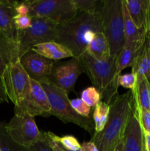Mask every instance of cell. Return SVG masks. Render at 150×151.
I'll list each match as a JSON object with an SVG mask.
<instances>
[{
	"instance_id": "cell-30",
	"label": "cell",
	"mask_w": 150,
	"mask_h": 151,
	"mask_svg": "<svg viewBox=\"0 0 150 151\" xmlns=\"http://www.w3.org/2000/svg\"><path fill=\"white\" fill-rule=\"evenodd\" d=\"M135 109L138 113V119H139L143 131L145 134H149L150 133V111L143 110V109H138L136 107H135Z\"/></svg>"
},
{
	"instance_id": "cell-40",
	"label": "cell",
	"mask_w": 150,
	"mask_h": 151,
	"mask_svg": "<svg viewBox=\"0 0 150 151\" xmlns=\"http://www.w3.org/2000/svg\"><path fill=\"white\" fill-rule=\"evenodd\" d=\"M120 151H123V147H122V149Z\"/></svg>"
},
{
	"instance_id": "cell-20",
	"label": "cell",
	"mask_w": 150,
	"mask_h": 151,
	"mask_svg": "<svg viewBox=\"0 0 150 151\" xmlns=\"http://www.w3.org/2000/svg\"><path fill=\"white\" fill-rule=\"evenodd\" d=\"M131 68L136 77H145L150 83V44L147 37Z\"/></svg>"
},
{
	"instance_id": "cell-37",
	"label": "cell",
	"mask_w": 150,
	"mask_h": 151,
	"mask_svg": "<svg viewBox=\"0 0 150 151\" xmlns=\"http://www.w3.org/2000/svg\"><path fill=\"white\" fill-rule=\"evenodd\" d=\"M142 151H147L146 147V145H145V141H144V144H143Z\"/></svg>"
},
{
	"instance_id": "cell-38",
	"label": "cell",
	"mask_w": 150,
	"mask_h": 151,
	"mask_svg": "<svg viewBox=\"0 0 150 151\" xmlns=\"http://www.w3.org/2000/svg\"><path fill=\"white\" fill-rule=\"evenodd\" d=\"M146 37H147V38L149 39V44H150V28H149V32H147Z\"/></svg>"
},
{
	"instance_id": "cell-13",
	"label": "cell",
	"mask_w": 150,
	"mask_h": 151,
	"mask_svg": "<svg viewBox=\"0 0 150 151\" xmlns=\"http://www.w3.org/2000/svg\"><path fill=\"white\" fill-rule=\"evenodd\" d=\"M144 139V131L135 106L126 124L122 138L123 151H142Z\"/></svg>"
},
{
	"instance_id": "cell-21",
	"label": "cell",
	"mask_w": 150,
	"mask_h": 151,
	"mask_svg": "<svg viewBox=\"0 0 150 151\" xmlns=\"http://www.w3.org/2000/svg\"><path fill=\"white\" fill-rule=\"evenodd\" d=\"M132 92L133 94L135 107L138 109L149 111L150 83L145 77H137L136 85Z\"/></svg>"
},
{
	"instance_id": "cell-4",
	"label": "cell",
	"mask_w": 150,
	"mask_h": 151,
	"mask_svg": "<svg viewBox=\"0 0 150 151\" xmlns=\"http://www.w3.org/2000/svg\"><path fill=\"white\" fill-rule=\"evenodd\" d=\"M99 14L102 32L110 46V56L117 58L125 44L123 0H101Z\"/></svg>"
},
{
	"instance_id": "cell-3",
	"label": "cell",
	"mask_w": 150,
	"mask_h": 151,
	"mask_svg": "<svg viewBox=\"0 0 150 151\" xmlns=\"http://www.w3.org/2000/svg\"><path fill=\"white\" fill-rule=\"evenodd\" d=\"M94 86L101 94V101L110 105L118 95V78L116 58L108 60H97L85 52L79 58Z\"/></svg>"
},
{
	"instance_id": "cell-11",
	"label": "cell",
	"mask_w": 150,
	"mask_h": 151,
	"mask_svg": "<svg viewBox=\"0 0 150 151\" xmlns=\"http://www.w3.org/2000/svg\"><path fill=\"white\" fill-rule=\"evenodd\" d=\"M83 72H85V69L81 60L74 57L62 63L54 62L49 81L69 94L71 91H74L76 81Z\"/></svg>"
},
{
	"instance_id": "cell-29",
	"label": "cell",
	"mask_w": 150,
	"mask_h": 151,
	"mask_svg": "<svg viewBox=\"0 0 150 151\" xmlns=\"http://www.w3.org/2000/svg\"><path fill=\"white\" fill-rule=\"evenodd\" d=\"M137 82V77L134 73H126L124 75L121 74L118 78V85L125 88L133 91L135 89Z\"/></svg>"
},
{
	"instance_id": "cell-6",
	"label": "cell",
	"mask_w": 150,
	"mask_h": 151,
	"mask_svg": "<svg viewBox=\"0 0 150 151\" xmlns=\"http://www.w3.org/2000/svg\"><path fill=\"white\" fill-rule=\"evenodd\" d=\"M57 27V23L48 19L32 17L30 27L25 30H19L18 44L21 57L38 44L55 41Z\"/></svg>"
},
{
	"instance_id": "cell-23",
	"label": "cell",
	"mask_w": 150,
	"mask_h": 151,
	"mask_svg": "<svg viewBox=\"0 0 150 151\" xmlns=\"http://www.w3.org/2000/svg\"><path fill=\"white\" fill-rule=\"evenodd\" d=\"M110 111V105L104 101H100L94 108L92 116L94 124V134H98L103 131L108 121Z\"/></svg>"
},
{
	"instance_id": "cell-15",
	"label": "cell",
	"mask_w": 150,
	"mask_h": 151,
	"mask_svg": "<svg viewBox=\"0 0 150 151\" xmlns=\"http://www.w3.org/2000/svg\"><path fill=\"white\" fill-rule=\"evenodd\" d=\"M124 1L135 26L148 32L150 28V0Z\"/></svg>"
},
{
	"instance_id": "cell-34",
	"label": "cell",
	"mask_w": 150,
	"mask_h": 151,
	"mask_svg": "<svg viewBox=\"0 0 150 151\" xmlns=\"http://www.w3.org/2000/svg\"><path fill=\"white\" fill-rule=\"evenodd\" d=\"M82 151H99L98 147L92 141L85 142L81 145Z\"/></svg>"
},
{
	"instance_id": "cell-10",
	"label": "cell",
	"mask_w": 150,
	"mask_h": 151,
	"mask_svg": "<svg viewBox=\"0 0 150 151\" xmlns=\"http://www.w3.org/2000/svg\"><path fill=\"white\" fill-rule=\"evenodd\" d=\"M50 111L51 107L45 90L39 83L31 80L30 94L19 105L15 106V115L47 117L50 116Z\"/></svg>"
},
{
	"instance_id": "cell-22",
	"label": "cell",
	"mask_w": 150,
	"mask_h": 151,
	"mask_svg": "<svg viewBox=\"0 0 150 151\" xmlns=\"http://www.w3.org/2000/svg\"><path fill=\"white\" fill-rule=\"evenodd\" d=\"M123 16L124 31L125 44L135 41H144L146 38V31L143 29H138L133 21L131 19L124 1L123 0Z\"/></svg>"
},
{
	"instance_id": "cell-2",
	"label": "cell",
	"mask_w": 150,
	"mask_h": 151,
	"mask_svg": "<svg viewBox=\"0 0 150 151\" xmlns=\"http://www.w3.org/2000/svg\"><path fill=\"white\" fill-rule=\"evenodd\" d=\"M134 108L135 100L132 91L116 96L110 104L107 123L101 132L94 134L91 140L96 145L99 151H113L121 142Z\"/></svg>"
},
{
	"instance_id": "cell-28",
	"label": "cell",
	"mask_w": 150,
	"mask_h": 151,
	"mask_svg": "<svg viewBox=\"0 0 150 151\" xmlns=\"http://www.w3.org/2000/svg\"><path fill=\"white\" fill-rule=\"evenodd\" d=\"M71 107L79 115L83 117L90 118L91 108L82 101L80 98H75L70 100Z\"/></svg>"
},
{
	"instance_id": "cell-5",
	"label": "cell",
	"mask_w": 150,
	"mask_h": 151,
	"mask_svg": "<svg viewBox=\"0 0 150 151\" xmlns=\"http://www.w3.org/2000/svg\"><path fill=\"white\" fill-rule=\"evenodd\" d=\"M48 96L51 111L50 116H56L64 123H71L78 125L94 135V124L93 118H86L78 114L71 105L68 94L61 88L54 86L49 80L39 83Z\"/></svg>"
},
{
	"instance_id": "cell-7",
	"label": "cell",
	"mask_w": 150,
	"mask_h": 151,
	"mask_svg": "<svg viewBox=\"0 0 150 151\" xmlns=\"http://www.w3.org/2000/svg\"><path fill=\"white\" fill-rule=\"evenodd\" d=\"M9 100L19 105L31 91V79L21 63L20 58L9 63L1 78Z\"/></svg>"
},
{
	"instance_id": "cell-17",
	"label": "cell",
	"mask_w": 150,
	"mask_h": 151,
	"mask_svg": "<svg viewBox=\"0 0 150 151\" xmlns=\"http://www.w3.org/2000/svg\"><path fill=\"white\" fill-rule=\"evenodd\" d=\"M20 58L18 43L10 41L0 34V79L7 65Z\"/></svg>"
},
{
	"instance_id": "cell-31",
	"label": "cell",
	"mask_w": 150,
	"mask_h": 151,
	"mask_svg": "<svg viewBox=\"0 0 150 151\" xmlns=\"http://www.w3.org/2000/svg\"><path fill=\"white\" fill-rule=\"evenodd\" d=\"M14 22L18 30H25L31 27L32 17L29 16L16 15L14 18Z\"/></svg>"
},
{
	"instance_id": "cell-25",
	"label": "cell",
	"mask_w": 150,
	"mask_h": 151,
	"mask_svg": "<svg viewBox=\"0 0 150 151\" xmlns=\"http://www.w3.org/2000/svg\"><path fill=\"white\" fill-rule=\"evenodd\" d=\"M80 99L91 108H95L101 101V94L94 86L85 88L81 92Z\"/></svg>"
},
{
	"instance_id": "cell-18",
	"label": "cell",
	"mask_w": 150,
	"mask_h": 151,
	"mask_svg": "<svg viewBox=\"0 0 150 151\" xmlns=\"http://www.w3.org/2000/svg\"><path fill=\"white\" fill-rule=\"evenodd\" d=\"M145 41H135L124 44L121 51L116 58V67L119 75L124 69L132 66Z\"/></svg>"
},
{
	"instance_id": "cell-27",
	"label": "cell",
	"mask_w": 150,
	"mask_h": 151,
	"mask_svg": "<svg viewBox=\"0 0 150 151\" xmlns=\"http://www.w3.org/2000/svg\"><path fill=\"white\" fill-rule=\"evenodd\" d=\"M55 139L64 148L70 150H78L81 149V145L74 136L67 135L58 137L55 134Z\"/></svg>"
},
{
	"instance_id": "cell-32",
	"label": "cell",
	"mask_w": 150,
	"mask_h": 151,
	"mask_svg": "<svg viewBox=\"0 0 150 151\" xmlns=\"http://www.w3.org/2000/svg\"><path fill=\"white\" fill-rule=\"evenodd\" d=\"M28 150L29 151H53L49 145L48 141H47L46 138L44 135V137L39 141L37 142L35 144H34L29 148H28Z\"/></svg>"
},
{
	"instance_id": "cell-36",
	"label": "cell",
	"mask_w": 150,
	"mask_h": 151,
	"mask_svg": "<svg viewBox=\"0 0 150 151\" xmlns=\"http://www.w3.org/2000/svg\"><path fill=\"white\" fill-rule=\"evenodd\" d=\"M144 134L146 147L147 151H150V133H149V134L144 133Z\"/></svg>"
},
{
	"instance_id": "cell-24",
	"label": "cell",
	"mask_w": 150,
	"mask_h": 151,
	"mask_svg": "<svg viewBox=\"0 0 150 151\" xmlns=\"http://www.w3.org/2000/svg\"><path fill=\"white\" fill-rule=\"evenodd\" d=\"M25 147L15 142L5 128V123L0 122V151H22Z\"/></svg>"
},
{
	"instance_id": "cell-41",
	"label": "cell",
	"mask_w": 150,
	"mask_h": 151,
	"mask_svg": "<svg viewBox=\"0 0 150 151\" xmlns=\"http://www.w3.org/2000/svg\"><path fill=\"white\" fill-rule=\"evenodd\" d=\"M149 111H150V109H149Z\"/></svg>"
},
{
	"instance_id": "cell-35",
	"label": "cell",
	"mask_w": 150,
	"mask_h": 151,
	"mask_svg": "<svg viewBox=\"0 0 150 151\" xmlns=\"http://www.w3.org/2000/svg\"><path fill=\"white\" fill-rule=\"evenodd\" d=\"M9 100L7 98V96L4 91V86H3L1 80L0 79V103H8Z\"/></svg>"
},
{
	"instance_id": "cell-33",
	"label": "cell",
	"mask_w": 150,
	"mask_h": 151,
	"mask_svg": "<svg viewBox=\"0 0 150 151\" xmlns=\"http://www.w3.org/2000/svg\"><path fill=\"white\" fill-rule=\"evenodd\" d=\"M16 14L21 15V16H29L30 13V8L28 4L27 0L24 1H17L16 2V7H15Z\"/></svg>"
},
{
	"instance_id": "cell-9",
	"label": "cell",
	"mask_w": 150,
	"mask_h": 151,
	"mask_svg": "<svg viewBox=\"0 0 150 151\" xmlns=\"http://www.w3.org/2000/svg\"><path fill=\"white\" fill-rule=\"evenodd\" d=\"M5 128L15 142L27 149L44 137V132L38 129L35 117L29 115H14L5 124Z\"/></svg>"
},
{
	"instance_id": "cell-16",
	"label": "cell",
	"mask_w": 150,
	"mask_h": 151,
	"mask_svg": "<svg viewBox=\"0 0 150 151\" xmlns=\"http://www.w3.org/2000/svg\"><path fill=\"white\" fill-rule=\"evenodd\" d=\"M32 50L54 62L68 58H74L73 53L67 47L56 41H49L38 44L35 46Z\"/></svg>"
},
{
	"instance_id": "cell-12",
	"label": "cell",
	"mask_w": 150,
	"mask_h": 151,
	"mask_svg": "<svg viewBox=\"0 0 150 151\" xmlns=\"http://www.w3.org/2000/svg\"><path fill=\"white\" fill-rule=\"evenodd\" d=\"M20 61L31 80L38 83L49 80L54 64L53 60L30 50L20 58Z\"/></svg>"
},
{
	"instance_id": "cell-8",
	"label": "cell",
	"mask_w": 150,
	"mask_h": 151,
	"mask_svg": "<svg viewBox=\"0 0 150 151\" xmlns=\"http://www.w3.org/2000/svg\"><path fill=\"white\" fill-rule=\"evenodd\" d=\"M29 16L48 19L57 24L69 22L78 11L73 0H27Z\"/></svg>"
},
{
	"instance_id": "cell-1",
	"label": "cell",
	"mask_w": 150,
	"mask_h": 151,
	"mask_svg": "<svg viewBox=\"0 0 150 151\" xmlns=\"http://www.w3.org/2000/svg\"><path fill=\"white\" fill-rule=\"evenodd\" d=\"M98 32H102L99 12H78L70 21L57 24L55 41L67 47L74 57L79 58L86 52L88 44Z\"/></svg>"
},
{
	"instance_id": "cell-39",
	"label": "cell",
	"mask_w": 150,
	"mask_h": 151,
	"mask_svg": "<svg viewBox=\"0 0 150 151\" xmlns=\"http://www.w3.org/2000/svg\"><path fill=\"white\" fill-rule=\"evenodd\" d=\"M22 151H29V150H28V149L27 148H24V150H22Z\"/></svg>"
},
{
	"instance_id": "cell-19",
	"label": "cell",
	"mask_w": 150,
	"mask_h": 151,
	"mask_svg": "<svg viewBox=\"0 0 150 151\" xmlns=\"http://www.w3.org/2000/svg\"><path fill=\"white\" fill-rule=\"evenodd\" d=\"M86 52L97 60H108L111 58L109 43L103 32H98L88 44Z\"/></svg>"
},
{
	"instance_id": "cell-14",
	"label": "cell",
	"mask_w": 150,
	"mask_h": 151,
	"mask_svg": "<svg viewBox=\"0 0 150 151\" xmlns=\"http://www.w3.org/2000/svg\"><path fill=\"white\" fill-rule=\"evenodd\" d=\"M16 1H0V34L4 38L18 43L19 30L15 25L14 18Z\"/></svg>"
},
{
	"instance_id": "cell-26",
	"label": "cell",
	"mask_w": 150,
	"mask_h": 151,
	"mask_svg": "<svg viewBox=\"0 0 150 151\" xmlns=\"http://www.w3.org/2000/svg\"><path fill=\"white\" fill-rule=\"evenodd\" d=\"M78 12L87 13H96L99 12L100 3L99 0H73Z\"/></svg>"
}]
</instances>
